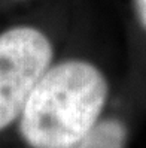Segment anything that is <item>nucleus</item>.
Returning a JSON list of instances; mask_svg holds the SVG:
<instances>
[{
  "label": "nucleus",
  "instance_id": "f257e3e1",
  "mask_svg": "<svg viewBox=\"0 0 146 148\" xmlns=\"http://www.w3.org/2000/svg\"><path fill=\"white\" fill-rule=\"evenodd\" d=\"M109 84L87 60L51 64L27 99L20 132L31 148H70L98 123Z\"/></svg>",
  "mask_w": 146,
  "mask_h": 148
},
{
  "label": "nucleus",
  "instance_id": "f03ea898",
  "mask_svg": "<svg viewBox=\"0 0 146 148\" xmlns=\"http://www.w3.org/2000/svg\"><path fill=\"white\" fill-rule=\"evenodd\" d=\"M52 60V42L40 29L20 24L0 32V132L20 118Z\"/></svg>",
  "mask_w": 146,
  "mask_h": 148
},
{
  "label": "nucleus",
  "instance_id": "7ed1b4c3",
  "mask_svg": "<svg viewBox=\"0 0 146 148\" xmlns=\"http://www.w3.org/2000/svg\"><path fill=\"white\" fill-rule=\"evenodd\" d=\"M127 130L118 120L98 121L78 144L70 148H125Z\"/></svg>",
  "mask_w": 146,
  "mask_h": 148
},
{
  "label": "nucleus",
  "instance_id": "20e7f679",
  "mask_svg": "<svg viewBox=\"0 0 146 148\" xmlns=\"http://www.w3.org/2000/svg\"><path fill=\"white\" fill-rule=\"evenodd\" d=\"M134 8L142 27L146 30V0H134Z\"/></svg>",
  "mask_w": 146,
  "mask_h": 148
},
{
  "label": "nucleus",
  "instance_id": "39448f33",
  "mask_svg": "<svg viewBox=\"0 0 146 148\" xmlns=\"http://www.w3.org/2000/svg\"><path fill=\"white\" fill-rule=\"evenodd\" d=\"M15 2H20V0H15Z\"/></svg>",
  "mask_w": 146,
  "mask_h": 148
}]
</instances>
